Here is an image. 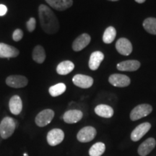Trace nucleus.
I'll return each mask as SVG.
<instances>
[{
    "mask_svg": "<svg viewBox=\"0 0 156 156\" xmlns=\"http://www.w3.org/2000/svg\"><path fill=\"white\" fill-rule=\"evenodd\" d=\"M97 134L96 129L91 126H87L82 128L77 134V139L82 143L91 142L94 140Z\"/></svg>",
    "mask_w": 156,
    "mask_h": 156,
    "instance_id": "nucleus-5",
    "label": "nucleus"
},
{
    "mask_svg": "<svg viewBox=\"0 0 156 156\" xmlns=\"http://www.w3.org/2000/svg\"><path fill=\"white\" fill-rule=\"evenodd\" d=\"M9 108L10 112L14 115H19L22 112L23 101L19 95H15L11 97L9 102Z\"/></svg>",
    "mask_w": 156,
    "mask_h": 156,
    "instance_id": "nucleus-17",
    "label": "nucleus"
},
{
    "mask_svg": "<svg viewBox=\"0 0 156 156\" xmlns=\"http://www.w3.org/2000/svg\"><path fill=\"white\" fill-rule=\"evenodd\" d=\"M46 51L41 45H38L34 48L32 53V58L36 63L43 64L46 60Z\"/></svg>",
    "mask_w": 156,
    "mask_h": 156,
    "instance_id": "nucleus-22",
    "label": "nucleus"
},
{
    "mask_svg": "<svg viewBox=\"0 0 156 156\" xmlns=\"http://www.w3.org/2000/svg\"><path fill=\"white\" fill-rule=\"evenodd\" d=\"M108 82L113 86L119 87H124L129 85L131 80L129 77L122 74H114L108 78Z\"/></svg>",
    "mask_w": 156,
    "mask_h": 156,
    "instance_id": "nucleus-8",
    "label": "nucleus"
},
{
    "mask_svg": "<svg viewBox=\"0 0 156 156\" xmlns=\"http://www.w3.org/2000/svg\"><path fill=\"white\" fill-rule=\"evenodd\" d=\"M143 28L149 34L156 35V18L149 17L143 22Z\"/></svg>",
    "mask_w": 156,
    "mask_h": 156,
    "instance_id": "nucleus-26",
    "label": "nucleus"
},
{
    "mask_svg": "<svg viewBox=\"0 0 156 156\" xmlns=\"http://www.w3.org/2000/svg\"><path fill=\"white\" fill-rule=\"evenodd\" d=\"M64 132L61 129L55 128L50 130L46 136V140L50 146H56L63 142Z\"/></svg>",
    "mask_w": 156,
    "mask_h": 156,
    "instance_id": "nucleus-6",
    "label": "nucleus"
},
{
    "mask_svg": "<svg viewBox=\"0 0 156 156\" xmlns=\"http://www.w3.org/2000/svg\"><path fill=\"white\" fill-rule=\"evenodd\" d=\"M27 30L30 33H32L33 31L35 30L36 27V20L34 17H30V19L27 21L26 23Z\"/></svg>",
    "mask_w": 156,
    "mask_h": 156,
    "instance_id": "nucleus-27",
    "label": "nucleus"
},
{
    "mask_svg": "<svg viewBox=\"0 0 156 156\" xmlns=\"http://www.w3.org/2000/svg\"><path fill=\"white\" fill-rule=\"evenodd\" d=\"M108 1H111V2H116V1H119V0H108Z\"/></svg>",
    "mask_w": 156,
    "mask_h": 156,
    "instance_id": "nucleus-31",
    "label": "nucleus"
},
{
    "mask_svg": "<svg viewBox=\"0 0 156 156\" xmlns=\"http://www.w3.org/2000/svg\"><path fill=\"white\" fill-rule=\"evenodd\" d=\"M83 117V113L80 110L77 109H72V110L67 111L64 113L62 119L64 122L67 124H75L80 122Z\"/></svg>",
    "mask_w": 156,
    "mask_h": 156,
    "instance_id": "nucleus-9",
    "label": "nucleus"
},
{
    "mask_svg": "<svg viewBox=\"0 0 156 156\" xmlns=\"http://www.w3.org/2000/svg\"><path fill=\"white\" fill-rule=\"evenodd\" d=\"M7 12V7L5 5H0V16H4Z\"/></svg>",
    "mask_w": 156,
    "mask_h": 156,
    "instance_id": "nucleus-29",
    "label": "nucleus"
},
{
    "mask_svg": "<svg viewBox=\"0 0 156 156\" xmlns=\"http://www.w3.org/2000/svg\"><path fill=\"white\" fill-rule=\"evenodd\" d=\"M91 38L87 34H83L73 41V49L75 51H80L84 49L90 42Z\"/></svg>",
    "mask_w": 156,
    "mask_h": 156,
    "instance_id": "nucleus-14",
    "label": "nucleus"
},
{
    "mask_svg": "<svg viewBox=\"0 0 156 156\" xmlns=\"http://www.w3.org/2000/svg\"><path fill=\"white\" fill-rule=\"evenodd\" d=\"M50 7L58 11H64L73 5V0H46Z\"/></svg>",
    "mask_w": 156,
    "mask_h": 156,
    "instance_id": "nucleus-16",
    "label": "nucleus"
},
{
    "mask_svg": "<svg viewBox=\"0 0 156 156\" xmlns=\"http://www.w3.org/2000/svg\"><path fill=\"white\" fill-rule=\"evenodd\" d=\"M106 151V145L103 142H96L89 150L90 156H101Z\"/></svg>",
    "mask_w": 156,
    "mask_h": 156,
    "instance_id": "nucleus-24",
    "label": "nucleus"
},
{
    "mask_svg": "<svg viewBox=\"0 0 156 156\" xmlns=\"http://www.w3.org/2000/svg\"><path fill=\"white\" fill-rule=\"evenodd\" d=\"M6 84L13 88H23L27 86L28 80L23 75H10L6 79Z\"/></svg>",
    "mask_w": 156,
    "mask_h": 156,
    "instance_id": "nucleus-7",
    "label": "nucleus"
},
{
    "mask_svg": "<svg viewBox=\"0 0 156 156\" xmlns=\"http://www.w3.org/2000/svg\"><path fill=\"white\" fill-rule=\"evenodd\" d=\"M153 111V107L149 104H140L134 108L130 113V119L132 121L139 120L149 115Z\"/></svg>",
    "mask_w": 156,
    "mask_h": 156,
    "instance_id": "nucleus-4",
    "label": "nucleus"
},
{
    "mask_svg": "<svg viewBox=\"0 0 156 156\" xmlns=\"http://www.w3.org/2000/svg\"><path fill=\"white\" fill-rule=\"evenodd\" d=\"M155 145L156 141L154 138H148L139 146L137 150L138 154L140 156L147 155L155 148Z\"/></svg>",
    "mask_w": 156,
    "mask_h": 156,
    "instance_id": "nucleus-15",
    "label": "nucleus"
},
{
    "mask_svg": "<svg viewBox=\"0 0 156 156\" xmlns=\"http://www.w3.org/2000/svg\"><path fill=\"white\" fill-rule=\"evenodd\" d=\"M95 113L98 116L103 118L109 119L112 118L114 115V109L112 107L106 104H100L95 108Z\"/></svg>",
    "mask_w": 156,
    "mask_h": 156,
    "instance_id": "nucleus-20",
    "label": "nucleus"
},
{
    "mask_svg": "<svg viewBox=\"0 0 156 156\" xmlns=\"http://www.w3.org/2000/svg\"><path fill=\"white\" fill-rule=\"evenodd\" d=\"M116 48L120 54L128 56L132 51V45L127 38H121L116 41Z\"/></svg>",
    "mask_w": 156,
    "mask_h": 156,
    "instance_id": "nucleus-12",
    "label": "nucleus"
},
{
    "mask_svg": "<svg viewBox=\"0 0 156 156\" xmlns=\"http://www.w3.org/2000/svg\"><path fill=\"white\" fill-rule=\"evenodd\" d=\"M23 37V32L21 29H16L12 34V39L15 41H20Z\"/></svg>",
    "mask_w": 156,
    "mask_h": 156,
    "instance_id": "nucleus-28",
    "label": "nucleus"
},
{
    "mask_svg": "<svg viewBox=\"0 0 156 156\" xmlns=\"http://www.w3.org/2000/svg\"><path fill=\"white\" fill-rule=\"evenodd\" d=\"M151 128V124L149 122H145L138 125L132 131L131 134V140L134 142H137L145 136Z\"/></svg>",
    "mask_w": 156,
    "mask_h": 156,
    "instance_id": "nucleus-10",
    "label": "nucleus"
},
{
    "mask_svg": "<svg viewBox=\"0 0 156 156\" xmlns=\"http://www.w3.org/2000/svg\"><path fill=\"white\" fill-rule=\"evenodd\" d=\"M67 87L64 83H58L50 87L48 92L52 97H57L63 94L66 91Z\"/></svg>",
    "mask_w": 156,
    "mask_h": 156,
    "instance_id": "nucleus-25",
    "label": "nucleus"
},
{
    "mask_svg": "<svg viewBox=\"0 0 156 156\" xmlns=\"http://www.w3.org/2000/svg\"><path fill=\"white\" fill-rule=\"evenodd\" d=\"M54 112L52 109L46 108L39 112L35 119V122L39 127H44L49 124L54 117Z\"/></svg>",
    "mask_w": 156,
    "mask_h": 156,
    "instance_id": "nucleus-3",
    "label": "nucleus"
},
{
    "mask_svg": "<svg viewBox=\"0 0 156 156\" xmlns=\"http://www.w3.org/2000/svg\"><path fill=\"white\" fill-rule=\"evenodd\" d=\"M116 67L119 71L134 72L140 67V62L136 60H127L117 64Z\"/></svg>",
    "mask_w": 156,
    "mask_h": 156,
    "instance_id": "nucleus-18",
    "label": "nucleus"
},
{
    "mask_svg": "<svg viewBox=\"0 0 156 156\" xmlns=\"http://www.w3.org/2000/svg\"><path fill=\"white\" fill-rule=\"evenodd\" d=\"M116 36V30L113 26H109L105 30L103 35V41L106 44H112Z\"/></svg>",
    "mask_w": 156,
    "mask_h": 156,
    "instance_id": "nucleus-23",
    "label": "nucleus"
},
{
    "mask_svg": "<svg viewBox=\"0 0 156 156\" xmlns=\"http://www.w3.org/2000/svg\"><path fill=\"white\" fill-rule=\"evenodd\" d=\"M17 127V123L14 119L6 116L0 122V136L2 139L7 140L12 135Z\"/></svg>",
    "mask_w": 156,
    "mask_h": 156,
    "instance_id": "nucleus-2",
    "label": "nucleus"
},
{
    "mask_svg": "<svg viewBox=\"0 0 156 156\" xmlns=\"http://www.w3.org/2000/svg\"><path fill=\"white\" fill-rule=\"evenodd\" d=\"M38 17L42 30L46 34H55L59 30V23L57 17L54 12L46 5L39 6Z\"/></svg>",
    "mask_w": 156,
    "mask_h": 156,
    "instance_id": "nucleus-1",
    "label": "nucleus"
},
{
    "mask_svg": "<svg viewBox=\"0 0 156 156\" xmlns=\"http://www.w3.org/2000/svg\"><path fill=\"white\" fill-rule=\"evenodd\" d=\"M103 59H104V54L102 52L99 51L93 52L90 56L88 62L90 69L93 70V71L97 70L100 67V64Z\"/></svg>",
    "mask_w": 156,
    "mask_h": 156,
    "instance_id": "nucleus-19",
    "label": "nucleus"
},
{
    "mask_svg": "<svg viewBox=\"0 0 156 156\" xmlns=\"http://www.w3.org/2000/svg\"><path fill=\"white\" fill-rule=\"evenodd\" d=\"M145 1H146V0H135L136 2H137V3H139V4L144 3Z\"/></svg>",
    "mask_w": 156,
    "mask_h": 156,
    "instance_id": "nucleus-30",
    "label": "nucleus"
},
{
    "mask_svg": "<svg viewBox=\"0 0 156 156\" xmlns=\"http://www.w3.org/2000/svg\"><path fill=\"white\" fill-rule=\"evenodd\" d=\"M75 69V64L71 61H63L60 62L56 67V73L60 75H66L73 71Z\"/></svg>",
    "mask_w": 156,
    "mask_h": 156,
    "instance_id": "nucleus-21",
    "label": "nucleus"
},
{
    "mask_svg": "<svg viewBox=\"0 0 156 156\" xmlns=\"http://www.w3.org/2000/svg\"><path fill=\"white\" fill-rule=\"evenodd\" d=\"M73 82L74 85H75L76 86L80 87V88L87 89L93 85V79L90 76L78 74V75L74 76Z\"/></svg>",
    "mask_w": 156,
    "mask_h": 156,
    "instance_id": "nucleus-11",
    "label": "nucleus"
},
{
    "mask_svg": "<svg viewBox=\"0 0 156 156\" xmlns=\"http://www.w3.org/2000/svg\"><path fill=\"white\" fill-rule=\"evenodd\" d=\"M19 54V50L14 46L0 43V58H15Z\"/></svg>",
    "mask_w": 156,
    "mask_h": 156,
    "instance_id": "nucleus-13",
    "label": "nucleus"
}]
</instances>
